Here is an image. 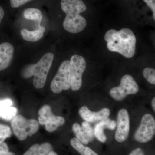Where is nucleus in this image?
<instances>
[{"mask_svg": "<svg viewBox=\"0 0 155 155\" xmlns=\"http://www.w3.org/2000/svg\"><path fill=\"white\" fill-rule=\"evenodd\" d=\"M105 40L110 51L117 52L125 58H132L135 52L136 38L133 31L124 28L119 31L110 29L106 32Z\"/></svg>", "mask_w": 155, "mask_h": 155, "instance_id": "f257e3e1", "label": "nucleus"}, {"mask_svg": "<svg viewBox=\"0 0 155 155\" xmlns=\"http://www.w3.org/2000/svg\"><path fill=\"white\" fill-rule=\"evenodd\" d=\"M62 11L66 14L63 22L64 29L70 33H78L86 27L87 21L81 13L87 10L82 0H61Z\"/></svg>", "mask_w": 155, "mask_h": 155, "instance_id": "f03ea898", "label": "nucleus"}, {"mask_svg": "<svg viewBox=\"0 0 155 155\" xmlns=\"http://www.w3.org/2000/svg\"><path fill=\"white\" fill-rule=\"evenodd\" d=\"M54 54L47 53L44 55L38 63L28 66L22 72L25 78L34 76L33 85L37 89L43 88L45 84L47 78L51 67Z\"/></svg>", "mask_w": 155, "mask_h": 155, "instance_id": "7ed1b4c3", "label": "nucleus"}, {"mask_svg": "<svg viewBox=\"0 0 155 155\" xmlns=\"http://www.w3.org/2000/svg\"><path fill=\"white\" fill-rule=\"evenodd\" d=\"M11 126L14 134L20 140L32 136L39 129L38 122L35 119H27L22 115L16 116L11 121Z\"/></svg>", "mask_w": 155, "mask_h": 155, "instance_id": "20e7f679", "label": "nucleus"}, {"mask_svg": "<svg viewBox=\"0 0 155 155\" xmlns=\"http://www.w3.org/2000/svg\"><path fill=\"white\" fill-rule=\"evenodd\" d=\"M139 90L138 84L133 77L125 75L121 78L119 86L111 89L110 94L116 101H121L128 95L136 94Z\"/></svg>", "mask_w": 155, "mask_h": 155, "instance_id": "39448f33", "label": "nucleus"}, {"mask_svg": "<svg viewBox=\"0 0 155 155\" xmlns=\"http://www.w3.org/2000/svg\"><path fill=\"white\" fill-rule=\"evenodd\" d=\"M71 87L70 62L63 61L60 65L57 74L51 84V89L53 92L58 94L63 90H68Z\"/></svg>", "mask_w": 155, "mask_h": 155, "instance_id": "423d86ee", "label": "nucleus"}, {"mask_svg": "<svg viewBox=\"0 0 155 155\" xmlns=\"http://www.w3.org/2000/svg\"><path fill=\"white\" fill-rule=\"evenodd\" d=\"M70 74L71 89L79 90L82 85V77L86 67V62L82 56L74 55L70 61Z\"/></svg>", "mask_w": 155, "mask_h": 155, "instance_id": "0eeeda50", "label": "nucleus"}, {"mask_svg": "<svg viewBox=\"0 0 155 155\" xmlns=\"http://www.w3.org/2000/svg\"><path fill=\"white\" fill-rule=\"evenodd\" d=\"M38 122L40 125H45V128L48 132H52L57 130L59 126L64 125L65 119L61 116L54 115L51 106L45 105L38 112Z\"/></svg>", "mask_w": 155, "mask_h": 155, "instance_id": "6e6552de", "label": "nucleus"}, {"mask_svg": "<svg viewBox=\"0 0 155 155\" xmlns=\"http://www.w3.org/2000/svg\"><path fill=\"white\" fill-rule=\"evenodd\" d=\"M155 133V121L152 115L146 114L143 116L140 125L134 134L135 140L145 143L151 140Z\"/></svg>", "mask_w": 155, "mask_h": 155, "instance_id": "1a4fd4ad", "label": "nucleus"}, {"mask_svg": "<svg viewBox=\"0 0 155 155\" xmlns=\"http://www.w3.org/2000/svg\"><path fill=\"white\" fill-rule=\"evenodd\" d=\"M115 139L118 142L122 143L127 140L130 130V118L126 109H122L117 116Z\"/></svg>", "mask_w": 155, "mask_h": 155, "instance_id": "9d476101", "label": "nucleus"}, {"mask_svg": "<svg viewBox=\"0 0 155 155\" xmlns=\"http://www.w3.org/2000/svg\"><path fill=\"white\" fill-rule=\"evenodd\" d=\"M110 109L104 108L98 112L91 111L86 106H83L79 109V114L85 122L88 123L100 122L107 119L110 115Z\"/></svg>", "mask_w": 155, "mask_h": 155, "instance_id": "9b49d317", "label": "nucleus"}, {"mask_svg": "<svg viewBox=\"0 0 155 155\" xmlns=\"http://www.w3.org/2000/svg\"><path fill=\"white\" fill-rule=\"evenodd\" d=\"M14 49L12 44L4 42L0 44V71L10 66L14 56Z\"/></svg>", "mask_w": 155, "mask_h": 155, "instance_id": "f8f14e48", "label": "nucleus"}, {"mask_svg": "<svg viewBox=\"0 0 155 155\" xmlns=\"http://www.w3.org/2000/svg\"><path fill=\"white\" fill-rule=\"evenodd\" d=\"M116 123L114 120H111L109 118L104 119L96 124L94 126V136L101 142L104 143L107 140L104 130L107 128L110 130H114L116 128Z\"/></svg>", "mask_w": 155, "mask_h": 155, "instance_id": "ddd939ff", "label": "nucleus"}, {"mask_svg": "<svg viewBox=\"0 0 155 155\" xmlns=\"http://www.w3.org/2000/svg\"><path fill=\"white\" fill-rule=\"evenodd\" d=\"M12 105V101L9 99L0 100V118L11 120L17 116V109Z\"/></svg>", "mask_w": 155, "mask_h": 155, "instance_id": "4468645a", "label": "nucleus"}, {"mask_svg": "<svg viewBox=\"0 0 155 155\" xmlns=\"http://www.w3.org/2000/svg\"><path fill=\"white\" fill-rule=\"evenodd\" d=\"M45 31V27L39 25L38 29L32 31L26 29H22L21 31V34L24 40L29 42H36L42 38Z\"/></svg>", "mask_w": 155, "mask_h": 155, "instance_id": "2eb2a0df", "label": "nucleus"}, {"mask_svg": "<svg viewBox=\"0 0 155 155\" xmlns=\"http://www.w3.org/2000/svg\"><path fill=\"white\" fill-rule=\"evenodd\" d=\"M52 150V146L48 143L35 144L31 146L23 155H48Z\"/></svg>", "mask_w": 155, "mask_h": 155, "instance_id": "dca6fc26", "label": "nucleus"}, {"mask_svg": "<svg viewBox=\"0 0 155 155\" xmlns=\"http://www.w3.org/2000/svg\"><path fill=\"white\" fill-rule=\"evenodd\" d=\"M70 144L72 147L81 155H99L88 147L85 146L76 138H72L70 140Z\"/></svg>", "mask_w": 155, "mask_h": 155, "instance_id": "f3484780", "label": "nucleus"}, {"mask_svg": "<svg viewBox=\"0 0 155 155\" xmlns=\"http://www.w3.org/2000/svg\"><path fill=\"white\" fill-rule=\"evenodd\" d=\"M24 18L29 20L37 21L40 23L43 18V15L40 10L35 8H28L23 12Z\"/></svg>", "mask_w": 155, "mask_h": 155, "instance_id": "a211bd4d", "label": "nucleus"}, {"mask_svg": "<svg viewBox=\"0 0 155 155\" xmlns=\"http://www.w3.org/2000/svg\"><path fill=\"white\" fill-rule=\"evenodd\" d=\"M72 130L75 134L76 138L84 144H87L89 143L86 134L82 127L78 123H75L72 126Z\"/></svg>", "mask_w": 155, "mask_h": 155, "instance_id": "6ab92c4d", "label": "nucleus"}, {"mask_svg": "<svg viewBox=\"0 0 155 155\" xmlns=\"http://www.w3.org/2000/svg\"><path fill=\"white\" fill-rule=\"evenodd\" d=\"M144 78L151 84H155V70L153 68L147 67L143 72Z\"/></svg>", "mask_w": 155, "mask_h": 155, "instance_id": "aec40b11", "label": "nucleus"}, {"mask_svg": "<svg viewBox=\"0 0 155 155\" xmlns=\"http://www.w3.org/2000/svg\"><path fill=\"white\" fill-rule=\"evenodd\" d=\"M11 129L7 125L0 124V143L5 141V140L11 136Z\"/></svg>", "mask_w": 155, "mask_h": 155, "instance_id": "412c9836", "label": "nucleus"}, {"mask_svg": "<svg viewBox=\"0 0 155 155\" xmlns=\"http://www.w3.org/2000/svg\"><path fill=\"white\" fill-rule=\"evenodd\" d=\"M81 127L86 134L89 141L91 142L94 139V131L88 122H83L81 124Z\"/></svg>", "mask_w": 155, "mask_h": 155, "instance_id": "4be33fe9", "label": "nucleus"}, {"mask_svg": "<svg viewBox=\"0 0 155 155\" xmlns=\"http://www.w3.org/2000/svg\"><path fill=\"white\" fill-rule=\"evenodd\" d=\"M32 0H10V4L12 8H18L25 5Z\"/></svg>", "mask_w": 155, "mask_h": 155, "instance_id": "5701e85b", "label": "nucleus"}, {"mask_svg": "<svg viewBox=\"0 0 155 155\" xmlns=\"http://www.w3.org/2000/svg\"><path fill=\"white\" fill-rule=\"evenodd\" d=\"M145 2L151 9L153 13V19L155 20V0H144Z\"/></svg>", "mask_w": 155, "mask_h": 155, "instance_id": "b1692460", "label": "nucleus"}, {"mask_svg": "<svg viewBox=\"0 0 155 155\" xmlns=\"http://www.w3.org/2000/svg\"><path fill=\"white\" fill-rule=\"evenodd\" d=\"M9 151V147L6 143L3 142L0 143V155H2L4 153Z\"/></svg>", "mask_w": 155, "mask_h": 155, "instance_id": "393cba45", "label": "nucleus"}, {"mask_svg": "<svg viewBox=\"0 0 155 155\" xmlns=\"http://www.w3.org/2000/svg\"><path fill=\"white\" fill-rule=\"evenodd\" d=\"M129 155H144V153L141 149L137 148L134 150Z\"/></svg>", "mask_w": 155, "mask_h": 155, "instance_id": "a878e982", "label": "nucleus"}, {"mask_svg": "<svg viewBox=\"0 0 155 155\" xmlns=\"http://www.w3.org/2000/svg\"><path fill=\"white\" fill-rule=\"evenodd\" d=\"M4 15H5V11H4L3 8L0 6V23L2 22V19H3Z\"/></svg>", "mask_w": 155, "mask_h": 155, "instance_id": "bb28decb", "label": "nucleus"}, {"mask_svg": "<svg viewBox=\"0 0 155 155\" xmlns=\"http://www.w3.org/2000/svg\"><path fill=\"white\" fill-rule=\"evenodd\" d=\"M152 106L153 109V111H155V97H154L152 101Z\"/></svg>", "mask_w": 155, "mask_h": 155, "instance_id": "cd10ccee", "label": "nucleus"}, {"mask_svg": "<svg viewBox=\"0 0 155 155\" xmlns=\"http://www.w3.org/2000/svg\"><path fill=\"white\" fill-rule=\"evenodd\" d=\"M2 155H16L14 153L11 152H7L4 153Z\"/></svg>", "mask_w": 155, "mask_h": 155, "instance_id": "c85d7f7f", "label": "nucleus"}, {"mask_svg": "<svg viewBox=\"0 0 155 155\" xmlns=\"http://www.w3.org/2000/svg\"><path fill=\"white\" fill-rule=\"evenodd\" d=\"M48 155H58L55 152L52 151L50 152V153Z\"/></svg>", "mask_w": 155, "mask_h": 155, "instance_id": "c756f323", "label": "nucleus"}]
</instances>
